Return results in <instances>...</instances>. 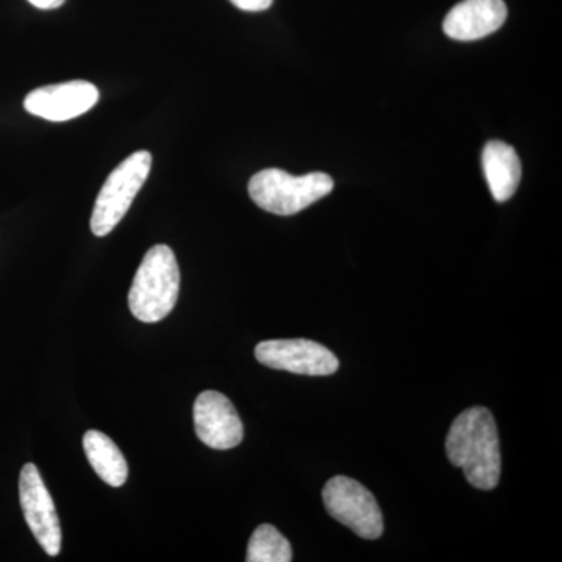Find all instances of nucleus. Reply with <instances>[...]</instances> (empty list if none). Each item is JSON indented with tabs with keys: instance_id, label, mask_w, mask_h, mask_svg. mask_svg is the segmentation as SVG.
<instances>
[{
	"instance_id": "obj_1",
	"label": "nucleus",
	"mask_w": 562,
	"mask_h": 562,
	"mask_svg": "<svg viewBox=\"0 0 562 562\" xmlns=\"http://www.w3.org/2000/svg\"><path fill=\"white\" fill-rule=\"evenodd\" d=\"M447 457L464 471L476 490L492 491L501 480L502 458L497 425L490 409H465L450 427L446 441Z\"/></svg>"
},
{
	"instance_id": "obj_2",
	"label": "nucleus",
	"mask_w": 562,
	"mask_h": 562,
	"mask_svg": "<svg viewBox=\"0 0 562 562\" xmlns=\"http://www.w3.org/2000/svg\"><path fill=\"white\" fill-rule=\"evenodd\" d=\"M180 269L171 247L158 244L140 261L131 291L128 306L136 319L154 324L171 314L179 301Z\"/></svg>"
},
{
	"instance_id": "obj_3",
	"label": "nucleus",
	"mask_w": 562,
	"mask_h": 562,
	"mask_svg": "<svg viewBox=\"0 0 562 562\" xmlns=\"http://www.w3.org/2000/svg\"><path fill=\"white\" fill-rule=\"evenodd\" d=\"M335 181L322 172L295 177L281 169H265L249 181L251 201L261 210L279 216H292L330 194Z\"/></svg>"
},
{
	"instance_id": "obj_4",
	"label": "nucleus",
	"mask_w": 562,
	"mask_h": 562,
	"mask_svg": "<svg viewBox=\"0 0 562 562\" xmlns=\"http://www.w3.org/2000/svg\"><path fill=\"white\" fill-rule=\"evenodd\" d=\"M150 169L151 155L138 150L110 173L92 210L91 232L95 236H106L116 228L146 183Z\"/></svg>"
},
{
	"instance_id": "obj_5",
	"label": "nucleus",
	"mask_w": 562,
	"mask_h": 562,
	"mask_svg": "<svg viewBox=\"0 0 562 562\" xmlns=\"http://www.w3.org/2000/svg\"><path fill=\"white\" fill-rule=\"evenodd\" d=\"M325 508L355 535L379 539L383 535V516L372 492L349 476H335L322 492Z\"/></svg>"
},
{
	"instance_id": "obj_6",
	"label": "nucleus",
	"mask_w": 562,
	"mask_h": 562,
	"mask_svg": "<svg viewBox=\"0 0 562 562\" xmlns=\"http://www.w3.org/2000/svg\"><path fill=\"white\" fill-rule=\"evenodd\" d=\"M255 357L266 368L299 375L325 376L338 371L339 361L331 350L308 339H272L255 349Z\"/></svg>"
},
{
	"instance_id": "obj_7",
	"label": "nucleus",
	"mask_w": 562,
	"mask_h": 562,
	"mask_svg": "<svg viewBox=\"0 0 562 562\" xmlns=\"http://www.w3.org/2000/svg\"><path fill=\"white\" fill-rule=\"evenodd\" d=\"M20 501L25 522L49 557L61 552V525L46 484L35 464L29 462L20 475Z\"/></svg>"
},
{
	"instance_id": "obj_8",
	"label": "nucleus",
	"mask_w": 562,
	"mask_h": 562,
	"mask_svg": "<svg viewBox=\"0 0 562 562\" xmlns=\"http://www.w3.org/2000/svg\"><path fill=\"white\" fill-rule=\"evenodd\" d=\"M194 427L198 438L211 449H233L244 439L241 417L233 403L217 391L199 394L194 403Z\"/></svg>"
},
{
	"instance_id": "obj_9",
	"label": "nucleus",
	"mask_w": 562,
	"mask_h": 562,
	"mask_svg": "<svg viewBox=\"0 0 562 562\" xmlns=\"http://www.w3.org/2000/svg\"><path fill=\"white\" fill-rule=\"evenodd\" d=\"M98 101L99 90L95 85L85 80H72L36 88L25 98L24 109L33 116L63 122L81 116Z\"/></svg>"
},
{
	"instance_id": "obj_10",
	"label": "nucleus",
	"mask_w": 562,
	"mask_h": 562,
	"mask_svg": "<svg viewBox=\"0 0 562 562\" xmlns=\"http://www.w3.org/2000/svg\"><path fill=\"white\" fill-rule=\"evenodd\" d=\"M508 7L503 0H462L443 20L449 38L476 41L486 38L505 24Z\"/></svg>"
},
{
	"instance_id": "obj_11",
	"label": "nucleus",
	"mask_w": 562,
	"mask_h": 562,
	"mask_svg": "<svg viewBox=\"0 0 562 562\" xmlns=\"http://www.w3.org/2000/svg\"><path fill=\"white\" fill-rule=\"evenodd\" d=\"M483 171L492 198L501 203L513 198L522 179L519 155L503 140H490L484 147Z\"/></svg>"
},
{
	"instance_id": "obj_12",
	"label": "nucleus",
	"mask_w": 562,
	"mask_h": 562,
	"mask_svg": "<svg viewBox=\"0 0 562 562\" xmlns=\"http://www.w3.org/2000/svg\"><path fill=\"white\" fill-rule=\"evenodd\" d=\"M83 449L92 469L103 482L113 487H121L127 482V461H125L120 447L111 441L109 436L98 430L85 432Z\"/></svg>"
},
{
	"instance_id": "obj_13",
	"label": "nucleus",
	"mask_w": 562,
	"mask_h": 562,
	"mask_svg": "<svg viewBox=\"0 0 562 562\" xmlns=\"http://www.w3.org/2000/svg\"><path fill=\"white\" fill-rule=\"evenodd\" d=\"M247 562H290L291 543L272 525H260L251 535L247 547Z\"/></svg>"
},
{
	"instance_id": "obj_14",
	"label": "nucleus",
	"mask_w": 562,
	"mask_h": 562,
	"mask_svg": "<svg viewBox=\"0 0 562 562\" xmlns=\"http://www.w3.org/2000/svg\"><path fill=\"white\" fill-rule=\"evenodd\" d=\"M231 2L239 10L258 13V11L271 9L273 0H231Z\"/></svg>"
},
{
	"instance_id": "obj_15",
	"label": "nucleus",
	"mask_w": 562,
	"mask_h": 562,
	"mask_svg": "<svg viewBox=\"0 0 562 562\" xmlns=\"http://www.w3.org/2000/svg\"><path fill=\"white\" fill-rule=\"evenodd\" d=\"M33 7L41 10H55L60 9L66 0H29Z\"/></svg>"
}]
</instances>
